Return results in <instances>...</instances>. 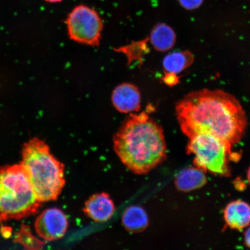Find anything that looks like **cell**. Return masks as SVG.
Here are the masks:
<instances>
[{
    "label": "cell",
    "mask_w": 250,
    "mask_h": 250,
    "mask_svg": "<svg viewBox=\"0 0 250 250\" xmlns=\"http://www.w3.org/2000/svg\"><path fill=\"white\" fill-rule=\"evenodd\" d=\"M177 120L186 136L208 134L228 147L238 143L246 129L245 112L232 95L221 90L188 94L176 105Z\"/></svg>",
    "instance_id": "cell-1"
},
{
    "label": "cell",
    "mask_w": 250,
    "mask_h": 250,
    "mask_svg": "<svg viewBox=\"0 0 250 250\" xmlns=\"http://www.w3.org/2000/svg\"><path fill=\"white\" fill-rule=\"evenodd\" d=\"M115 152L134 173L145 174L167 157V146L160 125L146 112L131 116L114 137Z\"/></svg>",
    "instance_id": "cell-2"
},
{
    "label": "cell",
    "mask_w": 250,
    "mask_h": 250,
    "mask_svg": "<svg viewBox=\"0 0 250 250\" xmlns=\"http://www.w3.org/2000/svg\"><path fill=\"white\" fill-rule=\"evenodd\" d=\"M20 164L29 178L37 198L42 202L55 201L65 186L64 165L39 138L25 143Z\"/></svg>",
    "instance_id": "cell-3"
},
{
    "label": "cell",
    "mask_w": 250,
    "mask_h": 250,
    "mask_svg": "<svg viewBox=\"0 0 250 250\" xmlns=\"http://www.w3.org/2000/svg\"><path fill=\"white\" fill-rule=\"evenodd\" d=\"M41 206L21 164L0 167V223L35 214Z\"/></svg>",
    "instance_id": "cell-4"
},
{
    "label": "cell",
    "mask_w": 250,
    "mask_h": 250,
    "mask_svg": "<svg viewBox=\"0 0 250 250\" xmlns=\"http://www.w3.org/2000/svg\"><path fill=\"white\" fill-rule=\"evenodd\" d=\"M187 152L195 156V167L204 171L221 176H229V160L233 153L226 143L208 134H197L190 137Z\"/></svg>",
    "instance_id": "cell-5"
},
{
    "label": "cell",
    "mask_w": 250,
    "mask_h": 250,
    "mask_svg": "<svg viewBox=\"0 0 250 250\" xmlns=\"http://www.w3.org/2000/svg\"><path fill=\"white\" fill-rule=\"evenodd\" d=\"M67 25L71 39L87 45H99L103 23L94 9L85 5L77 6L68 15Z\"/></svg>",
    "instance_id": "cell-6"
},
{
    "label": "cell",
    "mask_w": 250,
    "mask_h": 250,
    "mask_svg": "<svg viewBox=\"0 0 250 250\" xmlns=\"http://www.w3.org/2000/svg\"><path fill=\"white\" fill-rule=\"evenodd\" d=\"M68 221L64 212L58 208H49L43 211L35 223L37 234L46 241L60 239L66 233Z\"/></svg>",
    "instance_id": "cell-7"
},
{
    "label": "cell",
    "mask_w": 250,
    "mask_h": 250,
    "mask_svg": "<svg viewBox=\"0 0 250 250\" xmlns=\"http://www.w3.org/2000/svg\"><path fill=\"white\" fill-rule=\"evenodd\" d=\"M115 205L107 193H96L85 202L83 211L87 217L98 223L107 221L113 215Z\"/></svg>",
    "instance_id": "cell-8"
},
{
    "label": "cell",
    "mask_w": 250,
    "mask_h": 250,
    "mask_svg": "<svg viewBox=\"0 0 250 250\" xmlns=\"http://www.w3.org/2000/svg\"><path fill=\"white\" fill-rule=\"evenodd\" d=\"M112 103L117 110L124 113L139 111L141 97L139 90L129 83H123L114 90Z\"/></svg>",
    "instance_id": "cell-9"
},
{
    "label": "cell",
    "mask_w": 250,
    "mask_h": 250,
    "mask_svg": "<svg viewBox=\"0 0 250 250\" xmlns=\"http://www.w3.org/2000/svg\"><path fill=\"white\" fill-rule=\"evenodd\" d=\"M224 218L230 228L241 230L250 224V206L241 201L231 202L225 209Z\"/></svg>",
    "instance_id": "cell-10"
},
{
    "label": "cell",
    "mask_w": 250,
    "mask_h": 250,
    "mask_svg": "<svg viewBox=\"0 0 250 250\" xmlns=\"http://www.w3.org/2000/svg\"><path fill=\"white\" fill-rule=\"evenodd\" d=\"M122 223L128 232H142L148 226V215L145 209L140 206H130L124 211Z\"/></svg>",
    "instance_id": "cell-11"
},
{
    "label": "cell",
    "mask_w": 250,
    "mask_h": 250,
    "mask_svg": "<svg viewBox=\"0 0 250 250\" xmlns=\"http://www.w3.org/2000/svg\"><path fill=\"white\" fill-rule=\"evenodd\" d=\"M206 181L204 171L197 167H188L178 174L176 185L180 190L188 192L199 188Z\"/></svg>",
    "instance_id": "cell-12"
},
{
    "label": "cell",
    "mask_w": 250,
    "mask_h": 250,
    "mask_svg": "<svg viewBox=\"0 0 250 250\" xmlns=\"http://www.w3.org/2000/svg\"><path fill=\"white\" fill-rule=\"evenodd\" d=\"M150 39L156 50L165 52L173 48L176 43V35L168 25L159 23L152 30Z\"/></svg>",
    "instance_id": "cell-13"
},
{
    "label": "cell",
    "mask_w": 250,
    "mask_h": 250,
    "mask_svg": "<svg viewBox=\"0 0 250 250\" xmlns=\"http://www.w3.org/2000/svg\"><path fill=\"white\" fill-rule=\"evenodd\" d=\"M193 55L189 51L171 53L164 59L163 65L167 73L179 74L192 64Z\"/></svg>",
    "instance_id": "cell-14"
},
{
    "label": "cell",
    "mask_w": 250,
    "mask_h": 250,
    "mask_svg": "<svg viewBox=\"0 0 250 250\" xmlns=\"http://www.w3.org/2000/svg\"><path fill=\"white\" fill-rule=\"evenodd\" d=\"M15 242L22 245L25 249L29 250H40L44 246L45 243L37 239L31 233L29 227L23 225L15 237Z\"/></svg>",
    "instance_id": "cell-15"
},
{
    "label": "cell",
    "mask_w": 250,
    "mask_h": 250,
    "mask_svg": "<svg viewBox=\"0 0 250 250\" xmlns=\"http://www.w3.org/2000/svg\"><path fill=\"white\" fill-rule=\"evenodd\" d=\"M180 4L187 10H193L201 7L204 0H179Z\"/></svg>",
    "instance_id": "cell-16"
},
{
    "label": "cell",
    "mask_w": 250,
    "mask_h": 250,
    "mask_svg": "<svg viewBox=\"0 0 250 250\" xmlns=\"http://www.w3.org/2000/svg\"><path fill=\"white\" fill-rule=\"evenodd\" d=\"M163 80L165 83L169 86H174L179 82V78L177 75L172 73H166Z\"/></svg>",
    "instance_id": "cell-17"
},
{
    "label": "cell",
    "mask_w": 250,
    "mask_h": 250,
    "mask_svg": "<svg viewBox=\"0 0 250 250\" xmlns=\"http://www.w3.org/2000/svg\"><path fill=\"white\" fill-rule=\"evenodd\" d=\"M245 238L246 246L250 248V227L245 233Z\"/></svg>",
    "instance_id": "cell-18"
},
{
    "label": "cell",
    "mask_w": 250,
    "mask_h": 250,
    "mask_svg": "<svg viewBox=\"0 0 250 250\" xmlns=\"http://www.w3.org/2000/svg\"><path fill=\"white\" fill-rule=\"evenodd\" d=\"M45 1L47 2L55 3V2H60L62 1V0H45Z\"/></svg>",
    "instance_id": "cell-19"
},
{
    "label": "cell",
    "mask_w": 250,
    "mask_h": 250,
    "mask_svg": "<svg viewBox=\"0 0 250 250\" xmlns=\"http://www.w3.org/2000/svg\"><path fill=\"white\" fill-rule=\"evenodd\" d=\"M248 178L249 182L250 184V167L249 168V169L248 171Z\"/></svg>",
    "instance_id": "cell-20"
}]
</instances>
